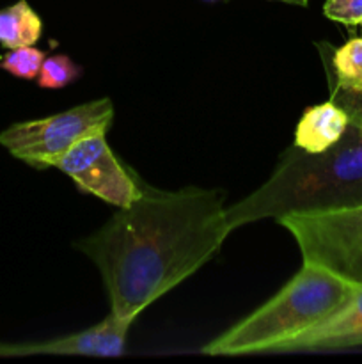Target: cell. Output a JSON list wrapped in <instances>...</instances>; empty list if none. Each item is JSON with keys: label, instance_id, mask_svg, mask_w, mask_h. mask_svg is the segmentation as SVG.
I'll use <instances>...</instances> for the list:
<instances>
[{"label": "cell", "instance_id": "15", "mask_svg": "<svg viewBox=\"0 0 362 364\" xmlns=\"http://www.w3.org/2000/svg\"><path fill=\"white\" fill-rule=\"evenodd\" d=\"M332 89V98L337 105L343 107L346 110L348 117H350L351 127L358 128L362 132V92H351L344 91L339 87H330Z\"/></svg>", "mask_w": 362, "mask_h": 364}, {"label": "cell", "instance_id": "5", "mask_svg": "<svg viewBox=\"0 0 362 364\" xmlns=\"http://www.w3.org/2000/svg\"><path fill=\"white\" fill-rule=\"evenodd\" d=\"M112 119V100L99 98L53 116L11 124L0 132V144L27 166L46 169L77 142L106 134Z\"/></svg>", "mask_w": 362, "mask_h": 364}, {"label": "cell", "instance_id": "17", "mask_svg": "<svg viewBox=\"0 0 362 364\" xmlns=\"http://www.w3.org/2000/svg\"><path fill=\"white\" fill-rule=\"evenodd\" d=\"M361 25H362V23H361Z\"/></svg>", "mask_w": 362, "mask_h": 364}, {"label": "cell", "instance_id": "1", "mask_svg": "<svg viewBox=\"0 0 362 364\" xmlns=\"http://www.w3.org/2000/svg\"><path fill=\"white\" fill-rule=\"evenodd\" d=\"M231 231L220 191L142 188L78 249L102 274L110 313L133 322L206 265Z\"/></svg>", "mask_w": 362, "mask_h": 364}, {"label": "cell", "instance_id": "8", "mask_svg": "<svg viewBox=\"0 0 362 364\" xmlns=\"http://www.w3.org/2000/svg\"><path fill=\"white\" fill-rule=\"evenodd\" d=\"M357 345H362V284L355 288L351 299L339 311L284 345L280 352L337 350Z\"/></svg>", "mask_w": 362, "mask_h": 364}, {"label": "cell", "instance_id": "14", "mask_svg": "<svg viewBox=\"0 0 362 364\" xmlns=\"http://www.w3.org/2000/svg\"><path fill=\"white\" fill-rule=\"evenodd\" d=\"M323 14L337 23L353 25L362 23V0H327Z\"/></svg>", "mask_w": 362, "mask_h": 364}, {"label": "cell", "instance_id": "3", "mask_svg": "<svg viewBox=\"0 0 362 364\" xmlns=\"http://www.w3.org/2000/svg\"><path fill=\"white\" fill-rule=\"evenodd\" d=\"M357 284L304 262L286 287L256 311L202 347L206 355H247L280 352L351 299Z\"/></svg>", "mask_w": 362, "mask_h": 364}, {"label": "cell", "instance_id": "12", "mask_svg": "<svg viewBox=\"0 0 362 364\" xmlns=\"http://www.w3.org/2000/svg\"><path fill=\"white\" fill-rule=\"evenodd\" d=\"M46 55L35 46H20L0 57V70L7 71L21 80H34L39 77Z\"/></svg>", "mask_w": 362, "mask_h": 364}, {"label": "cell", "instance_id": "4", "mask_svg": "<svg viewBox=\"0 0 362 364\" xmlns=\"http://www.w3.org/2000/svg\"><path fill=\"white\" fill-rule=\"evenodd\" d=\"M277 223L293 235L304 262L362 284V203L290 212Z\"/></svg>", "mask_w": 362, "mask_h": 364}, {"label": "cell", "instance_id": "7", "mask_svg": "<svg viewBox=\"0 0 362 364\" xmlns=\"http://www.w3.org/2000/svg\"><path fill=\"white\" fill-rule=\"evenodd\" d=\"M131 320H123L110 313L105 320L80 333L52 338L32 343H2L0 358L27 355H91V358H119L126 348Z\"/></svg>", "mask_w": 362, "mask_h": 364}, {"label": "cell", "instance_id": "9", "mask_svg": "<svg viewBox=\"0 0 362 364\" xmlns=\"http://www.w3.org/2000/svg\"><path fill=\"white\" fill-rule=\"evenodd\" d=\"M350 127L346 110L334 100L309 107L295 130V146L307 153H322L336 146Z\"/></svg>", "mask_w": 362, "mask_h": 364}, {"label": "cell", "instance_id": "2", "mask_svg": "<svg viewBox=\"0 0 362 364\" xmlns=\"http://www.w3.org/2000/svg\"><path fill=\"white\" fill-rule=\"evenodd\" d=\"M362 132L348 127L327 151L307 153L293 146L283 153L272 176L252 194L227 208L231 230L290 212L362 203Z\"/></svg>", "mask_w": 362, "mask_h": 364}, {"label": "cell", "instance_id": "11", "mask_svg": "<svg viewBox=\"0 0 362 364\" xmlns=\"http://www.w3.org/2000/svg\"><path fill=\"white\" fill-rule=\"evenodd\" d=\"M330 66L334 70L330 87L362 92V38L350 39L334 50Z\"/></svg>", "mask_w": 362, "mask_h": 364}, {"label": "cell", "instance_id": "10", "mask_svg": "<svg viewBox=\"0 0 362 364\" xmlns=\"http://www.w3.org/2000/svg\"><path fill=\"white\" fill-rule=\"evenodd\" d=\"M43 34V21L27 0L0 9V45L7 50L34 46Z\"/></svg>", "mask_w": 362, "mask_h": 364}, {"label": "cell", "instance_id": "16", "mask_svg": "<svg viewBox=\"0 0 362 364\" xmlns=\"http://www.w3.org/2000/svg\"><path fill=\"white\" fill-rule=\"evenodd\" d=\"M279 2L295 4V6H307V2H309V0H279Z\"/></svg>", "mask_w": 362, "mask_h": 364}, {"label": "cell", "instance_id": "6", "mask_svg": "<svg viewBox=\"0 0 362 364\" xmlns=\"http://www.w3.org/2000/svg\"><path fill=\"white\" fill-rule=\"evenodd\" d=\"M105 135H91L77 142L53 167L67 174L85 194L124 208L142 194V188L114 155Z\"/></svg>", "mask_w": 362, "mask_h": 364}, {"label": "cell", "instance_id": "13", "mask_svg": "<svg viewBox=\"0 0 362 364\" xmlns=\"http://www.w3.org/2000/svg\"><path fill=\"white\" fill-rule=\"evenodd\" d=\"M82 70L73 59L64 53L46 57L38 77V85L43 89H62L80 77Z\"/></svg>", "mask_w": 362, "mask_h": 364}]
</instances>
